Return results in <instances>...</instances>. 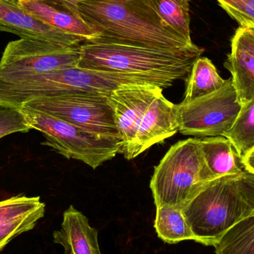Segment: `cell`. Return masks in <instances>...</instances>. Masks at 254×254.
I'll use <instances>...</instances> for the list:
<instances>
[{
  "mask_svg": "<svg viewBox=\"0 0 254 254\" xmlns=\"http://www.w3.org/2000/svg\"><path fill=\"white\" fill-rule=\"evenodd\" d=\"M161 20L192 43L190 35V0H150Z\"/></svg>",
  "mask_w": 254,
  "mask_h": 254,
  "instance_id": "22",
  "label": "cell"
},
{
  "mask_svg": "<svg viewBox=\"0 0 254 254\" xmlns=\"http://www.w3.org/2000/svg\"><path fill=\"white\" fill-rule=\"evenodd\" d=\"M232 143L240 161L254 149V100L242 106L231 129L224 135Z\"/></svg>",
  "mask_w": 254,
  "mask_h": 254,
  "instance_id": "21",
  "label": "cell"
},
{
  "mask_svg": "<svg viewBox=\"0 0 254 254\" xmlns=\"http://www.w3.org/2000/svg\"><path fill=\"white\" fill-rule=\"evenodd\" d=\"M218 179L209 168L199 138L179 140L155 167L149 188L155 207L182 209L210 182Z\"/></svg>",
  "mask_w": 254,
  "mask_h": 254,
  "instance_id": "5",
  "label": "cell"
},
{
  "mask_svg": "<svg viewBox=\"0 0 254 254\" xmlns=\"http://www.w3.org/2000/svg\"><path fill=\"white\" fill-rule=\"evenodd\" d=\"M241 108L232 78H229L216 92L178 104L179 131L200 138L224 136L234 125Z\"/></svg>",
  "mask_w": 254,
  "mask_h": 254,
  "instance_id": "8",
  "label": "cell"
},
{
  "mask_svg": "<svg viewBox=\"0 0 254 254\" xmlns=\"http://www.w3.org/2000/svg\"><path fill=\"white\" fill-rule=\"evenodd\" d=\"M154 228L159 239L168 244H178L187 240L198 243L180 209L168 206L157 207Z\"/></svg>",
  "mask_w": 254,
  "mask_h": 254,
  "instance_id": "19",
  "label": "cell"
},
{
  "mask_svg": "<svg viewBox=\"0 0 254 254\" xmlns=\"http://www.w3.org/2000/svg\"><path fill=\"white\" fill-rule=\"evenodd\" d=\"M226 83L212 61L207 58H199L188 76L185 98L182 103H189L219 90Z\"/></svg>",
  "mask_w": 254,
  "mask_h": 254,
  "instance_id": "18",
  "label": "cell"
},
{
  "mask_svg": "<svg viewBox=\"0 0 254 254\" xmlns=\"http://www.w3.org/2000/svg\"><path fill=\"white\" fill-rule=\"evenodd\" d=\"M240 27L254 28V0H217Z\"/></svg>",
  "mask_w": 254,
  "mask_h": 254,
  "instance_id": "23",
  "label": "cell"
},
{
  "mask_svg": "<svg viewBox=\"0 0 254 254\" xmlns=\"http://www.w3.org/2000/svg\"><path fill=\"white\" fill-rule=\"evenodd\" d=\"M240 176L212 181L182 209L200 244L214 246L230 228L254 214L240 185Z\"/></svg>",
  "mask_w": 254,
  "mask_h": 254,
  "instance_id": "4",
  "label": "cell"
},
{
  "mask_svg": "<svg viewBox=\"0 0 254 254\" xmlns=\"http://www.w3.org/2000/svg\"><path fill=\"white\" fill-rule=\"evenodd\" d=\"M80 47L43 40L19 39L10 42L0 61V80L78 67Z\"/></svg>",
  "mask_w": 254,
  "mask_h": 254,
  "instance_id": "7",
  "label": "cell"
},
{
  "mask_svg": "<svg viewBox=\"0 0 254 254\" xmlns=\"http://www.w3.org/2000/svg\"><path fill=\"white\" fill-rule=\"evenodd\" d=\"M204 49H154L104 42L85 41L78 67L98 71L173 79L186 78Z\"/></svg>",
  "mask_w": 254,
  "mask_h": 254,
  "instance_id": "3",
  "label": "cell"
},
{
  "mask_svg": "<svg viewBox=\"0 0 254 254\" xmlns=\"http://www.w3.org/2000/svg\"><path fill=\"white\" fill-rule=\"evenodd\" d=\"M53 240L64 248V254H102L98 230L72 205L64 212L61 228L53 233Z\"/></svg>",
  "mask_w": 254,
  "mask_h": 254,
  "instance_id": "14",
  "label": "cell"
},
{
  "mask_svg": "<svg viewBox=\"0 0 254 254\" xmlns=\"http://www.w3.org/2000/svg\"><path fill=\"white\" fill-rule=\"evenodd\" d=\"M199 142L206 163L216 177L239 176L244 173L245 170L239 166L237 161V158H240L227 137H202L199 138Z\"/></svg>",
  "mask_w": 254,
  "mask_h": 254,
  "instance_id": "16",
  "label": "cell"
},
{
  "mask_svg": "<svg viewBox=\"0 0 254 254\" xmlns=\"http://www.w3.org/2000/svg\"><path fill=\"white\" fill-rule=\"evenodd\" d=\"M162 92L155 84H124L107 95L122 142L121 153L129 149L145 113Z\"/></svg>",
  "mask_w": 254,
  "mask_h": 254,
  "instance_id": "10",
  "label": "cell"
},
{
  "mask_svg": "<svg viewBox=\"0 0 254 254\" xmlns=\"http://www.w3.org/2000/svg\"><path fill=\"white\" fill-rule=\"evenodd\" d=\"M19 110L32 129L38 130L44 136L46 140L42 144L50 146L68 159L82 161L95 170L121 153L120 138L90 132L26 107Z\"/></svg>",
  "mask_w": 254,
  "mask_h": 254,
  "instance_id": "6",
  "label": "cell"
},
{
  "mask_svg": "<svg viewBox=\"0 0 254 254\" xmlns=\"http://www.w3.org/2000/svg\"><path fill=\"white\" fill-rule=\"evenodd\" d=\"M179 130L178 104L169 101L164 95L155 98L139 125L125 158L131 160L156 143L164 141Z\"/></svg>",
  "mask_w": 254,
  "mask_h": 254,
  "instance_id": "12",
  "label": "cell"
},
{
  "mask_svg": "<svg viewBox=\"0 0 254 254\" xmlns=\"http://www.w3.org/2000/svg\"><path fill=\"white\" fill-rule=\"evenodd\" d=\"M31 129L21 110L0 108V139L13 133H27Z\"/></svg>",
  "mask_w": 254,
  "mask_h": 254,
  "instance_id": "24",
  "label": "cell"
},
{
  "mask_svg": "<svg viewBox=\"0 0 254 254\" xmlns=\"http://www.w3.org/2000/svg\"><path fill=\"white\" fill-rule=\"evenodd\" d=\"M232 41L254 57V28L240 27L236 31Z\"/></svg>",
  "mask_w": 254,
  "mask_h": 254,
  "instance_id": "25",
  "label": "cell"
},
{
  "mask_svg": "<svg viewBox=\"0 0 254 254\" xmlns=\"http://www.w3.org/2000/svg\"><path fill=\"white\" fill-rule=\"evenodd\" d=\"M45 213L40 196L20 194L0 201V252L15 237L34 229Z\"/></svg>",
  "mask_w": 254,
  "mask_h": 254,
  "instance_id": "13",
  "label": "cell"
},
{
  "mask_svg": "<svg viewBox=\"0 0 254 254\" xmlns=\"http://www.w3.org/2000/svg\"><path fill=\"white\" fill-rule=\"evenodd\" d=\"M16 1L28 13L57 29L83 37L86 41L96 39L99 36L98 32L80 18L43 1L37 0H16Z\"/></svg>",
  "mask_w": 254,
  "mask_h": 254,
  "instance_id": "15",
  "label": "cell"
},
{
  "mask_svg": "<svg viewBox=\"0 0 254 254\" xmlns=\"http://www.w3.org/2000/svg\"><path fill=\"white\" fill-rule=\"evenodd\" d=\"M241 163L246 168L245 170L254 174V149L248 154L246 158L242 160Z\"/></svg>",
  "mask_w": 254,
  "mask_h": 254,
  "instance_id": "28",
  "label": "cell"
},
{
  "mask_svg": "<svg viewBox=\"0 0 254 254\" xmlns=\"http://www.w3.org/2000/svg\"><path fill=\"white\" fill-rule=\"evenodd\" d=\"M225 68L232 74L233 83L242 106L254 100V57L235 42L225 62Z\"/></svg>",
  "mask_w": 254,
  "mask_h": 254,
  "instance_id": "17",
  "label": "cell"
},
{
  "mask_svg": "<svg viewBox=\"0 0 254 254\" xmlns=\"http://www.w3.org/2000/svg\"><path fill=\"white\" fill-rule=\"evenodd\" d=\"M0 31L11 33L20 39L43 40L68 47H80L86 41L37 19L14 0H0Z\"/></svg>",
  "mask_w": 254,
  "mask_h": 254,
  "instance_id": "11",
  "label": "cell"
},
{
  "mask_svg": "<svg viewBox=\"0 0 254 254\" xmlns=\"http://www.w3.org/2000/svg\"><path fill=\"white\" fill-rule=\"evenodd\" d=\"M68 13L98 33L88 41L176 50L196 46L166 25L150 0H85Z\"/></svg>",
  "mask_w": 254,
  "mask_h": 254,
  "instance_id": "1",
  "label": "cell"
},
{
  "mask_svg": "<svg viewBox=\"0 0 254 254\" xmlns=\"http://www.w3.org/2000/svg\"><path fill=\"white\" fill-rule=\"evenodd\" d=\"M213 246L216 254H254V214L230 228Z\"/></svg>",
  "mask_w": 254,
  "mask_h": 254,
  "instance_id": "20",
  "label": "cell"
},
{
  "mask_svg": "<svg viewBox=\"0 0 254 254\" xmlns=\"http://www.w3.org/2000/svg\"><path fill=\"white\" fill-rule=\"evenodd\" d=\"M107 95L77 94L48 97L33 100L22 107L53 116L90 132L120 138Z\"/></svg>",
  "mask_w": 254,
  "mask_h": 254,
  "instance_id": "9",
  "label": "cell"
},
{
  "mask_svg": "<svg viewBox=\"0 0 254 254\" xmlns=\"http://www.w3.org/2000/svg\"><path fill=\"white\" fill-rule=\"evenodd\" d=\"M176 80L154 76L74 68L0 80V108L20 110L33 100L64 95H109L124 84H155L163 89Z\"/></svg>",
  "mask_w": 254,
  "mask_h": 254,
  "instance_id": "2",
  "label": "cell"
},
{
  "mask_svg": "<svg viewBox=\"0 0 254 254\" xmlns=\"http://www.w3.org/2000/svg\"><path fill=\"white\" fill-rule=\"evenodd\" d=\"M16 1V0H14ZM46 3L55 8L64 11L69 12L71 8L75 6L79 1H85V0H37Z\"/></svg>",
  "mask_w": 254,
  "mask_h": 254,
  "instance_id": "27",
  "label": "cell"
},
{
  "mask_svg": "<svg viewBox=\"0 0 254 254\" xmlns=\"http://www.w3.org/2000/svg\"><path fill=\"white\" fill-rule=\"evenodd\" d=\"M240 183L254 210V174L245 170L240 176Z\"/></svg>",
  "mask_w": 254,
  "mask_h": 254,
  "instance_id": "26",
  "label": "cell"
}]
</instances>
